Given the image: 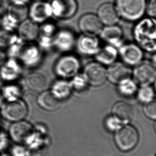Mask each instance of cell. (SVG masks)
I'll return each mask as SVG.
<instances>
[{
  "label": "cell",
  "instance_id": "cell-1",
  "mask_svg": "<svg viewBox=\"0 0 156 156\" xmlns=\"http://www.w3.org/2000/svg\"><path fill=\"white\" fill-rule=\"evenodd\" d=\"M156 23L154 18L142 19L135 26L134 36L142 49L149 52L156 50Z\"/></svg>",
  "mask_w": 156,
  "mask_h": 156
},
{
  "label": "cell",
  "instance_id": "cell-2",
  "mask_svg": "<svg viewBox=\"0 0 156 156\" xmlns=\"http://www.w3.org/2000/svg\"><path fill=\"white\" fill-rule=\"evenodd\" d=\"M116 6L120 16L129 21L140 19L146 12V0H116Z\"/></svg>",
  "mask_w": 156,
  "mask_h": 156
},
{
  "label": "cell",
  "instance_id": "cell-3",
  "mask_svg": "<svg viewBox=\"0 0 156 156\" xmlns=\"http://www.w3.org/2000/svg\"><path fill=\"white\" fill-rule=\"evenodd\" d=\"M139 140L137 130L129 125H124L116 131L115 141L119 149L122 151H129L135 148Z\"/></svg>",
  "mask_w": 156,
  "mask_h": 156
},
{
  "label": "cell",
  "instance_id": "cell-4",
  "mask_svg": "<svg viewBox=\"0 0 156 156\" xmlns=\"http://www.w3.org/2000/svg\"><path fill=\"white\" fill-rule=\"evenodd\" d=\"M80 62L73 55H65L59 58L55 66V74L61 78H73L78 74Z\"/></svg>",
  "mask_w": 156,
  "mask_h": 156
},
{
  "label": "cell",
  "instance_id": "cell-5",
  "mask_svg": "<svg viewBox=\"0 0 156 156\" xmlns=\"http://www.w3.org/2000/svg\"><path fill=\"white\" fill-rule=\"evenodd\" d=\"M1 114L6 120L16 122L23 120L26 117L28 114L27 106L21 100L8 101L2 105Z\"/></svg>",
  "mask_w": 156,
  "mask_h": 156
},
{
  "label": "cell",
  "instance_id": "cell-6",
  "mask_svg": "<svg viewBox=\"0 0 156 156\" xmlns=\"http://www.w3.org/2000/svg\"><path fill=\"white\" fill-rule=\"evenodd\" d=\"M134 80L141 87L149 86L155 82L156 69L152 63L141 61L135 66L132 72Z\"/></svg>",
  "mask_w": 156,
  "mask_h": 156
},
{
  "label": "cell",
  "instance_id": "cell-7",
  "mask_svg": "<svg viewBox=\"0 0 156 156\" xmlns=\"http://www.w3.org/2000/svg\"><path fill=\"white\" fill-rule=\"evenodd\" d=\"M83 75L89 85L99 87L104 84L107 78V69L98 62L88 63L85 67Z\"/></svg>",
  "mask_w": 156,
  "mask_h": 156
},
{
  "label": "cell",
  "instance_id": "cell-8",
  "mask_svg": "<svg viewBox=\"0 0 156 156\" xmlns=\"http://www.w3.org/2000/svg\"><path fill=\"white\" fill-rule=\"evenodd\" d=\"M52 15L59 19H69L76 14L78 5L76 0H53Z\"/></svg>",
  "mask_w": 156,
  "mask_h": 156
},
{
  "label": "cell",
  "instance_id": "cell-9",
  "mask_svg": "<svg viewBox=\"0 0 156 156\" xmlns=\"http://www.w3.org/2000/svg\"><path fill=\"white\" fill-rule=\"evenodd\" d=\"M78 26L84 35L96 36L100 35L103 28V24L97 15L87 13L80 18Z\"/></svg>",
  "mask_w": 156,
  "mask_h": 156
},
{
  "label": "cell",
  "instance_id": "cell-10",
  "mask_svg": "<svg viewBox=\"0 0 156 156\" xmlns=\"http://www.w3.org/2000/svg\"><path fill=\"white\" fill-rule=\"evenodd\" d=\"M119 48L120 57L127 65L136 66L141 62L144 54L139 45L129 43L122 44Z\"/></svg>",
  "mask_w": 156,
  "mask_h": 156
},
{
  "label": "cell",
  "instance_id": "cell-11",
  "mask_svg": "<svg viewBox=\"0 0 156 156\" xmlns=\"http://www.w3.org/2000/svg\"><path fill=\"white\" fill-rule=\"evenodd\" d=\"M9 133L15 141L17 143H24L32 137L33 129L29 122L22 120L11 125Z\"/></svg>",
  "mask_w": 156,
  "mask_h": 156
},
{
  "label": "cell",
  "instance_id": "cell-12",
  "mask_svg": "<svg viewBox=\"0 0 156 156\" xmlns=\"http://www.w3.org/2000/svg\"><path fill=\"white\" fill-rule=\"evenodd\" d=\"M132 74V70L127 65L115 62L107 70V78L112 83L118 84L121 81L130 78Z\"/></svg>",
  "mask_w": 156,
  "mask_h": 156
},
{
  "label": "cell",
  "instance_id": "cell-13",
  "mask_svg": "<svg viewBox=\"0 0 156 156\" xmlns=\"http://www.w3.org/2000/svg\"><path fill=\"white\" fill-rule=\"evenodd\" d=\"M28 13L32 20L37 23H44L52 15L51 4L43 1L34 2Z\"/></svg>",
  "mask_w": 156,
  "mask_h": 156
},
{
  "label": "cell",
  "instance_id": "cell-14",
  "mask_svg": "<svg viewBox=\"0 0 156 156\" xmlns=\"http://www.w3.org/2000/svg\"><path fill=\"white\" fill-rule=\"evenodd\" d=\"M75 42L74 33L69 30H62L55 34L53 45L59 51L68 52L74 48Z\"/></svg>",
  "mask_w": 156,
  "mask_h": 156
},
{
  "label": "cell",
  "instance_id": "cell-15",
  "mask_svg": "<svg viewBox=\"0 0 156 156\" xmlns=\"http://www.w3.org/2000/svg\"><path fill=\"white\" fill-rule=\"evenodd\" d=\"M97 16L102 24L114 25L119 21L120 15L116 5L111 3H105L98 9Z\"/></svg>",
  "mask_w": 156,
  "mask_h": 156
},
{
  "label": "cell",
  "instance_id": "cell-16",
  "mask_svg": "<svg viewBox=\"0 0 156 156\" xmlns=\"http://www.w3.org/2000/svg\"><path fill=\"white\" fill-rule=\"evenodd\" d=\"M112 116L118 119L124 125L132 122L135 116L134 107L124 101L116 102L112 107Z\"/></svg>",
  "mask_w": 156,
  "mask_h": 156
},
{
  "label": "cell",
  "instance_id": "cell-17",
  "mask_svg": "<svg viewBox=\"0 0 156 156\" xmlns=\"http://www.w3.org/2000/svg\"><path fill=\"white\" fill-rule=\"evenodd\" d=\"M80 52L86 55H95L99 50V41L96 36L83 35L77 42Z\"/></svg>",
  "mask_w": 156,
  "mask_h": 156
},
{
  "label": "cell",
  "instance_id": "cell-18",
  "mask_svg": "<svg viewBox=\"0 0 156 156\" xmlns=\"http://www.w3.org/2000/svg\"><path fill=\"white\" fill-rule=\"evenodd\" d=\"M100 35L104 41L115 47L122 45V30L117 26H107L103 28Z\"/></svg>",
  "mask_w": 156,
  "mask_h": 156
},
{
  "label": "cell",
  "instance_id": "cell-19",
  "mask_svg": "<svg viewBox=\"0 0 156 156\" xmlns=\"http://www.w3.org/2000/svg\"><path fill=\"white\" fill-rule=\"evenodd\" d=\"M20 38L25 41L35 40L40 34V27L37 23L32 20H25L20 25L18 29Z\"/></svg>",
  "mask_w": 156,
  "mask_h": 156
},
{
  "label": "cell",
  "instance_id": "cell-20",
  "mask_svg": "<svg viewBox=\"0 0 156 156\" xmlns=\"http://www.w3.org/2000/svg\"><path fill=\"white\" fill-rule=\"evenodd\" d=\"M94 56L96 60L99 63L110 66L116 61L118 56V51L115 47L109 45L102 48H100Z\"/></svg>",
  "mask_w": 156,
  "mask_h": 156
},
{
  "label": "cell",
  "instance_id": "cell-21",
  "mask_svg": "<svg viewBox=\"0 0 156 156\" xmlns=\"http://www.w3.org/2000/svg\"><path fill=\"white\" fill-rule=\"evenodd\" d=\"M26 84L32 91L43 92L47 89L48 80L42 74L38 72H33L27 76Z\"/></svg>",
  "mask_w": 156,
  "mask_h": 156
},
{
  "label": "cell",
  "instance_id": "cell-22",
  "mask_svg": "<svg viewBox=\"0 0 156 156\" xmlns=\"http://www.w3.org/2000/svg\"><path fill=\"white\" fill-rule=\"evenodd\" d=\"M37 102L43 109L53 111L59 107L60 101L53 95L51 91H43L38 95Z\"/></svg>",
  "mask_w": 156,
  "mask_h": 156
},
{
  "label": "cell",
  "instance_id": "cell-23",
  "mask_svg": "<svg viewBox=\"0 0 156 156\" xmlns=\"http://www.w3.org/2000/svg\"><path fill=\"white\" fill-rule=\"evenodd\" d=\"M21 68L14 60H10L2 67L0 77L2 80L11 81L16 80L20 75Z\"/></svg>",
  "mask_w": 156,
  "mask_h": 156
},
{
  "label": "cell",
  "instance_id": "cell-24",
  "mask_svg": "<svg viewBox=\"0 0 156 156\" xmlns=\"http://www.w3.org/2000/svg\"><path fill=\"white\" fill-rule=\"evenodd\" d=\"M24 51L21 53V59L24 60L27 65L34 66L38 64L42 58L40 49L35 45H29L26 47Z\"/></svg>",
  "mask_w": 156,
  "mask_h": 156
},
{
  "label": "cell",
  "instance_id": "cell-25",
  "mask_svg": "<svg viewBox=\"0 0 156 156\" xmlns=\"http://www.w3.org/2000/svg\"><path fill=\"white\" fill-rule=\"evenodd\" d=\"M51 91L57 99L61 101L69 97L72 89L70 82L64 80H59L53 83Z\"/></svg>",
  "mask_w": 156,
  "mask_h": 156
},
{
  "label": "cell",
  "instance_id": "cell-26",
  "mask_svg": "<svg viewBox=\"0 0 156 156\" xmlns=\"http://www.w3.org/2000/svg\"><path fill=\"white\" fill-rule=\"evenodd\" d=\"M117 85L118 92L123 97H131L137 92V84L130 78L121 81Z\"/></svg>",
  "mask_w": 156,
  "mask_h": 156
},
{
  "label": "cell",
  "instance_id": "cell-27",
  "mask_svg": "<svg viewBox=\"0 0 156 156\" xmlns=\"http://www.w3.org/2000/svg\"><path fill=\"white\" fill-rule=\"evenodd\" d=\"M28 13V10L26 5H16L12 4L9 8L8 16L13 21L18 23L25 20Z\"/></svg>",
  "mask_w": 156,
  "mask_h": 156
},
{
  "label": "cell",
  "instance_id": "cell-28",
  "mask_svg": "<svg viewBox=\"0 0 156 156\" xmlns=\"http://www.w3.org/2000/svg\"><path fill=\"white\" fill-rule=\"evenodd\" d=\"M137 92V99L139 101L144 104L150 102L154 100V90L150 85L141 87Z\"/></svg>",
  "mask_w": 156,
  "mask_h": 156
},
{
  "label": "cell",
  "instance_id": "cell-29",
  "mask_svg": "<svg viewBox=\"0 0 156 156\" xmlns=\"http://www.w3.org/2000/svg\"><path fill=\"white\" fill-rule=\"evenodd\" d=\"M3 96L8 101L19 99L21 95V90L20 87L17 85H9L3 90Z\"/></svg>",
  "mask_w": 156,
  "mask_h": 156
},
{
  "label": "cell",
  "instance_id": "cell-30",
  "mask_svg": "<svg viewBox=\"0 0 156 156\" xmlns=\"http://www.w3.org/2000/svg\"><path fill=\"white\" fill-rule=\"evenodd\" d=\"M17 36L12 30L0 29V47H7L13 44L17 40Z\"/></svg>",
  "mask_w": 156,
  "mask_h": 156
},
{
  "label": "cell",
  "instance_id": "cell-31",
  "mask_svg": "<svg viewBox=\"0 0 156 156\" xmlns=\"http://www.w3.org/2000/svg\"><path fill=\"white\" fill-rule=\"evenodd\" d=\"M72 91L81 92L85 90L88 86V83L83 74H77L70 82Z\"/></svg>",
  "mask_w": 156,
  "mask_h": 156
},
{
  "label": "cell",
  "instance_id": "cell-32",
  "mask_svg": "<svg viewBox=\"0 0 156 156\" xmlns=\"http://www.w3.org/2000/svg\"><path fill=\"white\" fill-rule=\"evenodd\" d=\"M105 125L109 131L116 132L119 129L124 125L118 119L112 115L108 117L105 119Z\"/></svg>",
  "mask_w": 156,
  "mask_h": 156
},
{
  "label": "cell",
  "instance_id": "cell-33",
  "mask_svg": "<svg viewBox=\"0 0 156 156\" xmlns=\"http://www.w3.org/2000/svg\"><path fill=\"white\" fill-rule=\"evenodd\" d=\"M56 27L51 23H47L43 25L42 27L40 28V33H41V36H46L53 38L56 34Z\"/></svg>",
  "mask_w": 156,
  "mask_h": 156
},
{
  "label": "cell",
  "instance_id": "cell-34",
  "mask_svg": "<svg viewBox=\"0 0 156 156\" xmlns=\"http://www.w3.org/2000/svg\"><path fill=\"white\" fill-rule=\"evenodd\" d=\"M143 110L144 114L147 117L151 119L155 120L156 118V103L155 100L144 104Z\"/></svg>",
  "mask_w": 156,
  "mask_h": 156
},
{
  "label": "cell",
  "instance_id": "cell-35",
  "mask_svg": "<svg viewBox=\"0 0 156 156\" xmlns=\"http://www.w3.org/2000/svg\"><path fill=\"white\" fill-rule=\"evenodd\" d=\"M146 10H147L148 15L152 18L156 16V0H150L147 4Z\"/></svg>",
  "mask_w": 156,
  "mask_h": 156
},
{
  "label": "cell",
  "instance_id": "cell-36",
  "mask_svg": "<svg viewBox=\"0 0 156 156\" xmlns=\"http://www.w3.org/2000/svg\"><path fill=\"white\" fill-rule=\"evenodd\" d=\"M12 4L16 5H26L29 0H11Z\"/></svg>",
  "mask_w": 156,
  "mask_h": 156
},
{
  "label": "cell",
  "instance_id": "cell-37",
  "mask_svg": "<svg viewBox=\"0 0 156 156\" xmlns=\"http://www.w3.org/2000/svg\"><path fill=\"white\" fill-rule=\"evenodd\" d=\"M5 60V55L3 52L0 50V66L2 65Z\"/></svg>",
  "mask_w": 156,
  "mask_h": 156
},
{
  "label": "cell",
  "instance_id": "cell-38",
  "mask_svg": "<svg viewBox=\"0 0 156 156\" xmlns=\"http://www.w3.org/2000/svg\"><path fill=\"white\" fill-rule=\"evenodd\" d=\"M2 104V98L1 97V96H0V105H1Z\"/></svg>",
  "mask_w": 156,
  "mask_h": 156
},
{
  "label": "cell",
  "instance_id": "cell-39",
  "mask_svg": "<svg viewBox=\"0 0 156 156\" xmlns=\"http://www.w3.org/2000/svg\"><path fill=\"white\" fill-rule=\"evenodd\" d=\"M35 1H43V0H35Z\"/></svg>",
  "mask_w": 156,
  "mask_h": 156
},
{
  "label": "cell",
  "instance_id": "cell-40",
  "mask_svg": "<svg viewBox=\"0 0 156 156\" xmlns=\"http://www.w3.org/2000/svg\"><path fill=\"white\" fill-rule=\"evenodd\" d=\"M0 2H1V0H0Z\"/></svg>",
  "mask_w": 156,
  "mask_h": 156
},
{
  "label": "cell",
  "instance_id": "cell-41",
  "mask_svg": "<svg viewBox=\"0 0 156 156\" xmlns=\"http://www.w3.org/2000/svg\"><path fill=\"white\" fill-rule=\"evenodd\" d=\"M0 122H1V120H0Z\"/></svg>",
  "mask_w": 156,
  "mask_h": 156
}]
</instances>
